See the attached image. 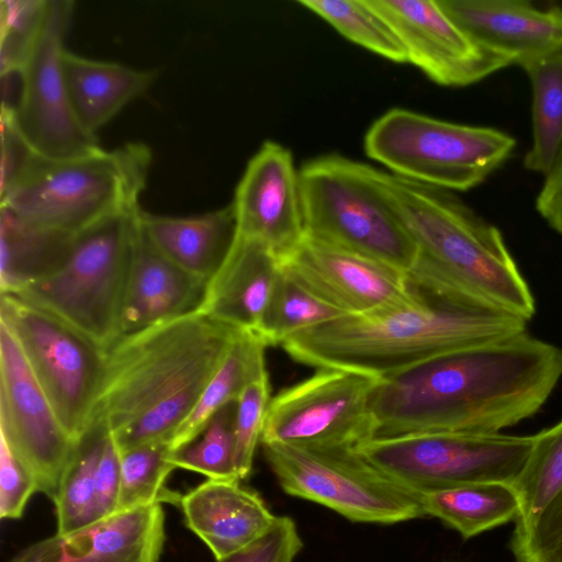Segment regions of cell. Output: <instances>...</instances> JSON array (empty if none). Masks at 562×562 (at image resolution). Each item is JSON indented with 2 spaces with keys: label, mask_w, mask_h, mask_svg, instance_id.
Returning a JSON list of instances; mask_svg holds the SVG:
<instances>
[{
  "label": "cell",
  "mask_w": 562,
  "mask_h": 562,
  "mask_svg": "<svg viewBox=\"0 0 562 562\" xmlns=\"http://www.w3.org/2000/svg\"><path fill=\"white\" fill-rule=\"evenodd\" d=\"M261 446L289 495L324 505L355 522L390 525L426 516L418 493L369 463L353 447Z\"/></svg>",
  "instance_id": "9"
},
{
  "label": "cell",
  "mask_w": 562,
  "mask_h": 562,
  "mask_svg": "<svg viewBox=\"0 0 562 562\" xmlns=\"http://www.w3.org/2000/svg\"><path fill=\"white\" fill-rule=\"evenodd\" d=\"M306 291L345 315H364L407 304L416 288L406 273L380 261L310 238L281 262Z\"/></svg>",
  "instance_id": "16"
},
{
  "label": "cell",
  "mask_w": 562,
  "mask_h": 562,
  "mask_svg": "<svg viewBox=\"0 0 562 562\" xmlns=\"http://www.w3.org/2000/svg\"><path fill=\"white\" fill-rule=\"evenodd\" d=\"M305 237L408 273L417 246L389 198L379 169L340 155L300 169Z\"/></svg>",
  "instance_id": "6"
},
{
  "label": "cell",
  "mask_w": 562,
  "mask_h": 562,
  "mask_svg": "<svg viewBox=\"0 0 562 562\" xmlns=\"http://www.w3.org/2000/svg\"><path fill=\"white\" fill-rule=\"evenodd\" d=\"M63 67L72 112L80 126L93 136L143 94L158 75L157 70L93 59L67 48L63 55Z\"/></svg>",
  "instance_id": "24"
},
{
  "label": "cell",
  "mask_w": 562,
  "mask_h": 562,
  "mask_svg": "<svg viewBox=\"0 0 562 562\" xmlns=\"http://www.w3.org/2000/svg\"><path fill=\"white\" fill-rule=\"evenodd\" d=\"M516 139L501 130L452 123L392 109L364 136L366 154L393 173L447 191L484 182L512 155Z\"/></svg>",
  "instance_id": "8"
},
{
  "label": "cell",
  "mask_w": 562,
  "mask_h": 562,
  "mask_svg": "<svg viewBox=\"0 0 562 562\" xmlns=\"http://www.w3.org/2000/svg\"><path fill=\"white\" fill-rule=\"evenodd\" d=\"M562 378V349L526 331L450 351L380 380L369 440L497 434L535 415Z\"/></svg>",
  "instance_id": "1"
},
{
  "label": "cell",
  "mask_w": 562,
  "mask_h": 562,
  "mask_svg": "<svg viewBox=\"0 0 562 562\" xmlns=\"http://www.w3.org/2000/svg\"><path fill=\"white\" fill-rule=\"evenodd\" d=\"M426 516L438 518L463 539L515 521L518 495L510 483L481 482L420 493Z\"/></svg>",
  "instance_id": "27"
},
{
  "label": "cell",
  "mask_w": 562,
  "mask_h": 562,
  "mask_svg": "<svg viewBox=\"0 0 562 562\" xmlns=\"http://www.w3.org/2000/svg\"><path fill=\"white\" fill-rule=\"evenodd\" d=\"M380 380L350 370L318 369L271 397L260 443L358 447L371 437L369 403Z\"/></svg>",
  "instance_id": "13"
},
{
  "label": "cell",
  "mask_w": 562,
  "mask_h": 562,
  "mask_svg": "<svg viewBox=\"0 0 562 562\" xmlns=\"http://www.w3.org/2000/svg\"><path fill=\"white\" fill-rule=\"evenodd\" d=\"M48 0L0 1V75H18L40 33Z\"/></svg>",
  "instance_id": "35"
},
{
  "label": "cell",
  "mask_w": 562,
  "mask_h": 562,
  "mask_svg": "<svg viewBox=\"0 0 562 562\" xmlns=\"http://www.w3.org/2000/svg\"><path fill=\"white\" fill-rule=\"evenodd\" d=\"M106 432L94 430L79 445L54 502L57 532L69 533L98 520L97 473Z\"/></svg>",
  "instance_id": "30"
},
{
  "label": "cell",
  "mask_w": 562,
  "mask_h": 562,
  "mask_svg": "<svg viewBox=\"0 0 562 562\" xmlns=\"http://www.w3.org/2000/svg\"><path fill=\"white\" fill-rule=\"evenodd\" d=\"M532 93V142L524 167L547 176L562 156V50L520 66Z\"/></svg>",
  "instance_id": "28"
},
{
  "label": "cell",
  "mask_w": 562,
  "mask_h": 562,
  "mask_svg": "<svg viewBox=\"0 0 562 562\" xmlns=\"http://www.w3.org/2000/svg\"><path fill=\"white\" fill-rule=\"evenodd\" d=\"M0 435L33 475L37 492L56 501L79 445L66 432L13 334L0 321Z\"/></svg>",
  "instance_id": "14"
},
{
  "label": "cell",
  "mask_w": 562,
  "mask_h": 562,
  "mask_svg": "<svg viewBox=\"0 0 562 562\" xmlns=\"http://www.w3.org/2000/svg\"><path fill=\"white\" fill-rule=\"evenodd\" d=\"M280 272V261L265 245L237 234L206 282L195 312L236 330L257 334Z\"/></svg>",
  "instance_id": "21"
},
{
  "label": "cell",
  "mask_w": 562,
  "mask_h": 562,
  "mask_svg": "<svg viewBox=\"0 0 562 562\" xmlns=\"http://www.w3.org/2000/svg\"><path fill=\"white\" fill-rule=\"evenodd\" d=\"M536 210L552 229L562 235V156L544 177L536 198Z\"/></svg>",
  "instance_id": "42"
},
{
  "label": "cell",
  "mask_w": 562,
  "mask_h": 562,
  "mask_svg": "<svg viewBox=\"0 0 562 562\" xmlns=\"http://www.w3.org/2000/svg\"><path fill=\"white\" fill-rule=\"evenodd\" d=\"M379 177L417 246L412 284L527 322L533 316L532 293L496 226L451 191L381 170Z\"/></svg>",
  "instance_id": "4"
},
{
  "label": "cell",
  "mask_w": 562,
  "mask_h": 562,
  "mask_svg": "<svg viewBox=\"0 0 562 562\" xmlns=\"http://www.w3.org/2000/svg\"><path fill=\"white\" fill-rule=\"evenodd\" d=\"M303 548L293 519L277 516L272 527L250 546L216 562H293Z\"/></svg>",
  "instance_id": "38"
},
{
  "label": "cell",
  "mask_w": 562,
  "mask_h": 562,
  "mask_svg": "<svg viewBox=\"0 0 562 562\" xmlns=\"http://www.w3.org/2000/svg\"><path fill=\"white\" fill-rule=\"evenodd\" d=\"M151 151L143 143L53 159L34 153L9 190L4 206L23 220L78 234L139 205Z\"/></svg>",
  "instance_id": "5"
},
{
  "label": "cell",
  "mask_w": 562,
  "mask_h": 562,
  "mask_svg": "<svg viewBox=\"0 0 562 562\" xmlns=\"http://www.w3.org/2000/svg\"><path fill=\"white\" fill-rule=\"evenodd\" d=\"M74 1L48 0L40 33L18 74L15 125L34 153L53 159L99 150L97 136L78 123L68 98L63 55Z\"/></svg>",
  "instance_id": "12"
},
{
  "label": "cell",
  "mask_w": 562,
  "mask_h": 562,
  "mask_svg": "<svg viewBox=\"0 0 562 562\" xmlns=\"http://www.w3.org/2000/svg\"><path fill=\"white\" fill-rule=\"evenodd\" d=\"M415 288L416 297L407 304L344 315L296 333L281 346L292 359L317 370L383 379L447 352L527 330V321L514 314Z\"/></svg>",
  "instance_id": "3"
},
{
  "label": "cell",
  "mask_w": 562,
  "mask_h": 562,
  "mask_svg": "<svg viewBox=\"0 0 562 562\" xmlns=\"http://www.w3.org/2000/svg\"><path fill=\"white\" fill-rule=\"evenodd\" d=\"M179 507L186 526L216 561L254 543L277 519L262 497L238 480L207 479L182 495Z\"/></svg>",
  "instance_id": "20"
},
{
  "label": "cell",
  "mask_w": 562,
  "mask_h": 562,
  "mask_svg": "<svg viewBox=\"0 0 562 562\" xmlns=\"http://www.w3.org/2000/svg\"><path fill=\"white\" fill-rule=\"evenodd\" d=\"M270 400L269 374L247 385L237 400L234 429L235 468L239 481L251 473Z\"/></svg>",
  "instance_id": "36"
},
{
  "label": "cell",
  "mask_w": 562,
  "mask_h": 562,
  "mask_svg": "<svg viewBox=\"0 0 562 562\" xmlns=\"http://www.w3.org/2000/svg\"><path fill=\"white\" fill-rule=\"evenodd\" d=\"M76 236L33 224L0 206L1 294H16L57 271Z\"/></svg>",
  "instance_id": "25"
},
{
  "label": "cell",
  "mask_w": 562,
  "mask_h": 562,
  "mask_svg": "<svg viewBox=\"0 0 562 562\" xmlns=\"http://www.w3.org/2000/svg\"><path fill=\"white\" fill-rule=\"evenodd\" d=\"M0 318L61 426L80 445L91 429L105 351L64 321L11 294H1Z\"/></svg>",
  "instance_id": "11"
},
{
  "label": "cell",
  "mask_w": 562,
  "mask_h": 562,
  "mask_svg": "<svg viewBox=\"0 0 562 562\" xmlns=\"http://www.w3.org/2000/svg\"><path fill=\"white\" fill-rule=\"evenodd\" d=\"M165 540L164 508L151 503L34 542L7 562H159Z\"/></svg>",
  "instance_id": "18"
},
{
  "label": "cell",
  "mask_w": 562,
  "mask_h": 562,
  "mask_svg": "<svg viewBox=\"0 0 562 562\" xmlns=\"http://www.w3.org/2000/svg\"><path fill=\"white\" fill-rule=\"evenodd\" d=\"M237 331L193 312L122 335L104 353L90 432H108L119 452L169 441Z\"/></svg>",
  "instance_id": "2"
},
{
  "label": "cell",
  "mask_w": 562,
  "mask_h": 562,
  "mask_svg": "<svg viewBox=\"0 0 562 562\" xmlns=\"http://www.w3.org/2000/svg\"><path fill=\"white\" fill-rule=\"evenodd\" d=\"M0 195L5 193L34 154L19 132L12 109L1 104Z\"/></svg>",
  "instance_id": "40"
},
{
  "label": "cell",
  "mask_w": 562,
  "mask_h": 562,
  "mask_svg": "<svg viewBox=\"0 0 562 562\" xmlns=\"http://www.w3.org/2000/svg\"><path fill=\"white\" fill-rule=\"evenodd\" d=\"M532 445L533 436L441 432L368 440L355 449L420 494L481 482L513 484Z\"/></svg>",
  "instance_id": "10"
},
{
  "label": "cell",
  "mask_w": 562,
  "mask_h": 562,
  "mask_svg": "<svg viewBox=\"0 0 562 562\" xmlns=\"http://www.w3.org/2000/svg\"><path fill=\"white\" fill-rule=\"evenodd\" d=\"M297 3L357 45L394 63H407L395 31L369 0H301Z\"/></svg>",
  "instance_id": "29"
},
{
  "label": "cell",
  "mask_w": 562,
  "mask_h": 562,
  "mask_svg": "<svg viewBox=\"0 0 562 562\" xmlns=\"http://www.w3.org/2000/svg\"><path fill=\"white\" fill-rule=\"evenodd\" d=\"M267 347L258 334L237 331L198 403L169 439L172 453L199 438L222 407L236 402L247 385L268 374Z\"/></svg>",
  "instance_id": "26"
},
{
  "label": "cell",
  "mask_w": 562,
  "mask_h": 562,
  "mask_svg": "<svg viewBox=\"0 0 562 562\" xmlns=\"http://www.w3.org/2000/svg\"><path fill=\"white\" fill-rule=\"evenodd\" d=\"M474 41L514 65L562 50V9L521 0H438Z\"/></svg>",
  "instance_id": "19"
},
{
  "label": "cell",
  "mask_w": 562,
  "mask_h": 562,
  "mask_svg": "<svg viewBox=\"0 0 562 562\" xmlns=\"http://www.w3.org/2000/svg\"><path fill=\"white\" fill-rule=\"evenodd\" d=\"M120 453L121 490L117 512L151 503L180 506L182 495L165 486L176 469L168 441H157ZM116 512V513H117Z\"/></svg>",
  "instance_id": "32"
},
{
  "label": "cell",
  "mask_w": 562,
  "mask_h": 562,
  "mask_svg": "<svg viewBox=\"0 0 562 562\" xmlns=\"http://www.w3.org/2000/svg\"><path fill=\"white\" fill-rule=\"evenodd\" d=\"M140 209L111 215L78 233L57 271L11 295L53 314L106 351L122 336Z\"/></svg>",
  "instance_id": "7"
},
{
  "label": "cell",
  "mask_w": 562,
  "mask_h": 562,
  "mask_svg": "<svg viewBox=\"0 0 562 562\" xmlns=\"http://www.w3.org/2000/svg\"><path fill=\"white\" fill-rule=\"evenodd\" d=\"M369 1L395 31L407 63L440 86H470L514 65L468 35L438 0Z\"/></svg>",
  "instance_id": "15"
},
{
  "label": "cell",
  "mask_w": 562,
  "mask_h": 562,
  "mask_svg": "<svg viewBox=\"0 0 562 562\" xmlns=\"http://www.w3.org/2000/svg\"><path fill=\"white\" fill-rule=\"evenodd\" d=\"M520 509L515 529L528 526L562 488V420L533 435V445L513 483Z\"/></svg>",
  "instance_id": "31"
},
{
  "label": "cell",
  "mask_w": 562,
  "mask_h": 562,
  "mask_svg": "<svg viewBox=\"0 0 562 562\" xmlns=\"http://www.w3.org/2000/svg\"><path fill=\"white\" fill-rule=\"evenodd\" d=\"M516 562H562V488L525 528L514 530Z\"/></svg>",
  "instance_id": "37"
},
{
  "label": "cell",
  "mask_w": 562,
  "mask_h": 562,
  "mask_svg": "<svg viewBox=\"0 0 562 562\" xmlns=\"http://www.w3.org/2000/svg\"><path fill=\"white\" fill-rule=\"evenodd\" d=\"M121 490L120 453L106 432L97 473L98 520L117 512Z\"/></svg>",
  "instance_id": "41"
},
{
  "label": "cell",
  "mask_w": 562,
  "mask_h": 562,
  "mask_svg": "<svg viewBox=\"0 0 562 562\" xmlns=\"http://www.w3.org/2000/svg\"><path fill=\"white\" fill-rule=\"evenodd\" d=\"M35 492L37 486L33 475L0 435V517L21 518Z\"/></svg>",
  "instance_id": "39"
},
{
  "label": "cell",
  "mask_w": 562,
  "mask_h": 562,
  "mask_svg": "<svg viewBox=\"0 0 562 562\" xmlns=\"http://www.w3.org/2000/svg\"><path fill=\"white\" fill-rule=\"evenodd\" d=\"M139 224L162 255L206 282L222 265L237 236L232 203L191 216L151 214L140 209Z\"/></svg>",
  "instance_id": "23"
},
{
  "label": "cell",
  "mask_w": 562,
  "mask_h": 562,
  "mask_svg": "<svg viewBox=\"0 0 562 562\" xmlns=\"http://www.w3.org/2000/svg\"><path fill=\"white\" fill-rule=\"evenodd\" d=\"M344 315L302 288L281 268L257 334L267 346L282 345L296 333Z\"/></svg>",
  "instance_id": "33"
},
{
  "label": "cell",
  "mask_w": 562,
  "mask_h": 562,
  "mask_svg": "<svg viewBox=\"0 0 562 562\" xmlns=\"http://www.w3.org/2000/svg\"><path fill=\"white\" fill-rule=\"evenodd\" d=\"M205 285L206 281L183 270L150 243L138 215L121 316L122 335L195 312Z\"/></svg>",
  "instance_id": "22"
},
{
  "label": "cell",
  "mask_w": 562,
  "mask_h": 562,
  "mask_svg": "<svg viewBox=\"0 0 562 562\" xmlns=\"http://www.w3.org/2000/svg\"><path fill=\"white\" fill-rule=\"evenodd\" d=\"M232 204L237 234L265 245L280 263L305 239L300 170L279 143L265 142L250 158Z\"/></svg>",
  "instance_id": "17"
},
{
  "label": "cell",
  "mask_w": 562,
  "mask_h": 562,
  "mask_svg": "<svg viewBox=\"0 0 562 562\" xmlns=\"http://www.w3.org/2000/svg\"><path fill=\"white\" fill-rule=\"evenodd\" d=\"M236 403L222 407L199 438L171 453L170 462L176 469L194 471L213 480H238L235 468Z\"/></svg>",
  "instance_id": "34"
}]
</instances>
